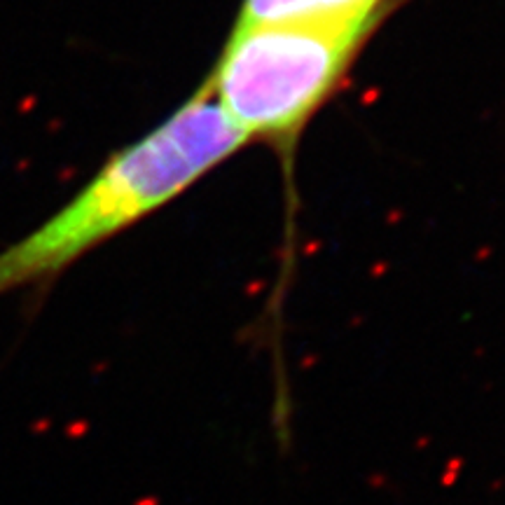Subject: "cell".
<instances>
[{"instance_id": "cell-1", "label": "cell", "mask_w": 505, "mask_h": 505, "mask_svg": "<svg viewBox=\"0 0 505 505\" xmlns=\"http://www.w3.org/2000/svg\"><path fill=\"white\" fill-rule=\"evenodd\" d=\"M246 146L201 82L166 120L110 155L49 220L0 253V295L63 272L162 211Z\"/></svg>"}, {"instance_id": "cell-2", "label": "cell", "mask_w": 505, "mask_h": 505, "mask_svg": "<svg viewBox=\"0 0 505 505\" xmlns=\"http://www.w3.org/2000/svg\"><path fill=\"white\" fill-rule=\"evenodd\" d=\"M389 12L339 22H234L204 87L248 143L290 155Z\"/></svg>"}, {"instance_id": "cell-3", "label": "cell", "mask_w": 505, "mask_h": 505, "mask_svg": "<svg viewBox=\"0 0 505 505\" xmlns=\"http://www.w3.org/2000/svg\"><path fill=\"white\" fill-rule=\"evenodd\" d=\"M393 0H241L239 24L339 22L391 12Z\"/></svg>"}]
</instances>
